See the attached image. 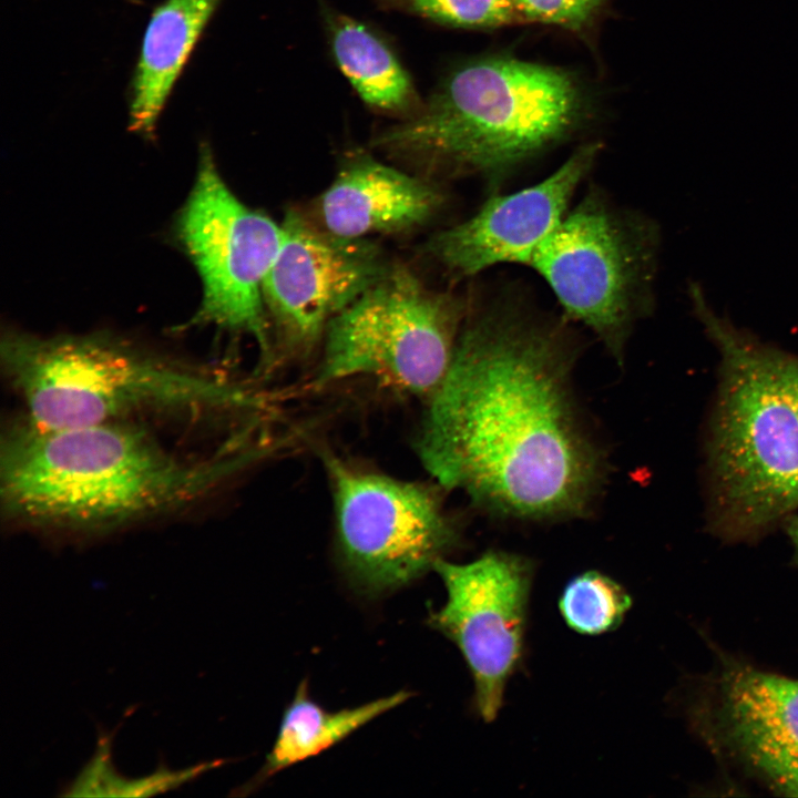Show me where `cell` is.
<instances>
[{"instance_id":"1","label":"cell","mask_w":798,"mask_h":798,"mask_svg":"<svg viewBox=\"0 0 798 798\" xmlns=\"http://www.w3.org/2000/svg\"><path fill=\"white\" fill-rule=\"evenodd\" d=\"M576 355L560 326L522 310L466 319L417 434L432 479L497 518L593 514L608 461L573 389Z\"/></svg>"},{"instance_id":"2","label":"cell","mask_w":798,"mask_h":798,"mask_svg":"<svg viewBox=\"0 0 798 798\" xmlns=\"http://www.w3.org/2000/svg\"><path fill=\"white\" fill-rule=\"evenodd\" d=\"M258 452L190 458L137 421L44 429L20 417L1 436V512L33 530L114 532L203 502Z\"/></svg>"},{"instance_id":"3","label":"cell","mask_w":798,"mask_h":798,"mask_svg":"<svg viewBox=\"0 0 798 798\" xmlns=\"http://www.w3.org/2000/svg\"><path fill=\"white\" fill-rule=\"evenodd\" d=\"M589 112L573 73L484 57L449 71L415 115L380 130L370 145L431 180L470 173L499 178L577 131Z\"/></svg>"},{"instance_id":"4","label":"cell","mask_w":798,"mask_h":798,"mask_svg":"<svg viewBox=\"0 0 798 798\" xmlns=\"http://www.w3.org/2000/svg\"><path fill=\"white\" fill-rule=\"evenodd\" d=\"M1 364L23 418L44 429L260 409L256 392L239 381L106 335L8 331Z\"/></svg>"},{"instance_id":"5","label":"cell","mask_w":798,"mask_h":798,"mask_svg":"<svg viewBox=\"0 0 798 798\" xmlns=\"http://www.w3.org/2000/svg\"><path fill=\"white\" fill-rule=\"evenodd\" d=\"M704 318L722 355L710 440L714 521L745 535L798 508V411L777 349Z\"/></svg>"},{"instance_id":"6","label":"cell","mask_w":798,"mask_h":798,"mask_svg":"<svg viewBox=\"0 0 798 798\" xmlns=\"http://www.w3.org/2000/svg\"><path fill=\"white\" fill-rule=\"evenodd\" d=\"M463 318L459 299L391 265L328 324L315 383L367 377L427 400L449 369Z\"/></svg>"},{"instance_id":"7","label":"cell","mask_w":798,"mask_h":798,"mask_svg":"<svg viewBox=\"0 0 798 798\" xmlns=\"http://www.w3.org/2000/svg\"><path fill=\"white\" fill-rule=\"evenodd\" d=\"M335 510L338 557L369 595L422 576L457 546L460 523L439 483L398 479L332 452L321 457Z\"/></svg>"},{"instance_id":"8","label":"cell","mask_w":798,"mask_h":798,"mask_svg":"<svg viewBox=\"0 0 798 798\" xmlns=\"http://www.w3.org/2000/svg\"><path fill=\"white\" fill-rule=\"evenodd\" d=\"M654 235L646 223L590 194L566 213L530 264L566 314L592 329L617 360L647 304Z\"/></svg>"},{"instance_id":"9","label":"cell","mask_w":798,"mask_h":798,"mask_svg":"<svg viewBox=\"0 0 798 798\" xmlns=\"http://www.w3.org/2000/svg\"><path fill=\"white\" fill-rule=\"evenodd\" d=\"M176 233L203 284V299L190 324L214 325L252 337L263 365L276 357L263 284L277 255L283 227L242 203L202 144L193 190Z\"/></svg>"},{"instance_id":"10","label":"cell","mask_w":798,"mask_h":798,"mask_svg":"<svg viewBox=\"0 0 798 798\" xmlns=\"http://www.w3.org/2000/svg\"><path fill=\"white\" fill-rule=\"evenodd\" d=\"M433 570L447 600L430 614L429 624L461 652L473 678L475 708L490 723L522 661L533 562L521 554L488 550L463 564L441 559Z\"/></svg>"},{"instance_id":"11","label":"cell","mask_w":798,"mask_h":798,"mask_svg":"<svg viewBox=\"0 0 798 798\" xmlns=\"http://www.w3.org/2000/svg\"><path fill=\"white\" fill-rule=\"evenodd\" d=\"M263 284L277 349L309 351L328 324L387 272L380 247L368 238L335 235L290 211Z\"/></svg>"},{"instance_id":"12","label":"cell","mask_w":798,"mask_h":798,"mask_svg":"<svg viewBox=\"0 0 798 798\" xmlns=\"http://www.w3.org/2000/svg\"><path fill=\"white\" fill-rule=\"evenodd\" d=\"M598 152L587 144L542 182L494 196L479 212L436 234L429 254L456 277L473 276L501 263L529 265L566 215L571 198Z\"/></svg>"},{"instance_id":"13","label":"cell","mask_w":798,"mask_h":798,"mask_svg":"<svg viewBox=\"0 0 798 798\" xmlns=\"http://www.w3.org/2000/svg\"><path fill=\"white\" fill-rule=\"evenodd\" d=\"M443 193L433 180L411 175L355 152L316 204L319 226L348 238L401 234L429 222Z\"/></svg>"},{"instance_id":"14","label":"cell","mask_w":798,"mask_h":798,"mask_svg":"<svg viewBox=\"0 0 798 798\" xmlns=\"http://www.w3.org/2000/svg\"><path fill=\"white\" fill-rule=\"evenodd\" d=\"M720 699L738 754L773 787L798 796V681L739 668L725 678Z\"/></svg>"},{"instance_id":"15","label":"cell","mask_w":798,"mask_h":798,"mask_svg":"<svg viewBox=\"0 0 798 798\" xmlns=\"http://www.w3.org/2000/svg\"><path fill=\"white\" fill-rule=\"evenodd\" d=\"M221 0H165L147 23L131 85L129 127L151 137L171 91Z\"/></svg>"},{"instance_id":"16","label":"cell","mask_w":798,"mask_h":798,"mask_svg":"<svg viewBox=\"0 0 798 798\" xmlns=\"http://www.w3.org/2000/svg\"><path fill=\"white\" fill-rule=\"evenodd\" d=\"M321 16L332 57L365 104L400 120L415 115L423 100L388 43L347 13L324 6Z\"/></svg>"},{"instance_id":"17","label":"cell","mask_w":798,"mask_h":798,"mask_svg":"<svg viewBox=\"0 0 798 798\" xmlns=\"http://www.w3.org/2000/svg\"><path fill=\"white\" fill-rule=\"evenodd\" d=\"M409 697V692L400 690L356 707L332 712L309 696L308 684L303 681L284 712L275 743L263 767L242 790L248 794L278 771L332 747Z\"/></svg>"},{"instance_id":"18","label":"cell","mask_w":798,"mask_h":798,"mask_svg":"<svg viewBox=\"0 0 798 798\" xmlns=\"http://www.w3.org/2000/svg\"><path fill=\"white\" fill-rule=\"evenodd\" d=\"M631 605L626 590L598 571H586L573 577L559 601L560 613L567 626L584 635H600L617 628Z\"/></svg>"},{"instance_id":"19","label":"cell","mask_w":798,"mask_h":798,"mask_svg":"<svg viewBox=\"0 0 798 798\" xmlns=\"http://www.w3.org/2000/svg\"><path fill=\"white\" fill-rule=\"evenodd\" d=\"M382 9L460 29H495L524 22L515 0H371Z\"/></svg>"},{"instance_id":"20","label":"cell","mask_w":798,"mask_h":798,"mask_svg":"<svg viewBox=\"0 0 798 798\" xmlns=\"http://www.w3.org/2000/svg\"><path fill=\"white\" fill-rule=\"evenodd\" d=\"M605 0H515L524 22H539L569 31L583 30Z\"/></svg>"},{"instance_id":"21","label":"cell","mask_w":798,"mask_h":798,"mask_svg":"<svg viewBox=\"0 0 798 798\" xmlns=\"http://www.w3.org/2000/svg\"><path fill=\"white\" fill-rule=\"evenodd\" d=\"M778 359L798 411V357L778 350Z\"/></svg>"},{"instance_id":"22","label":"cell","mask_w":798,"mask_h":798,"mask_svg":"<svg viewBox=\"0 0 798 798\" xmlns=\"http://www.w3.org/2000/svg\"><path fill=\"white\" fill-rule=\"evenodd\" d=\"M787 532L798 554V516L787 519Z\"/></svg>"}]
</instances>
